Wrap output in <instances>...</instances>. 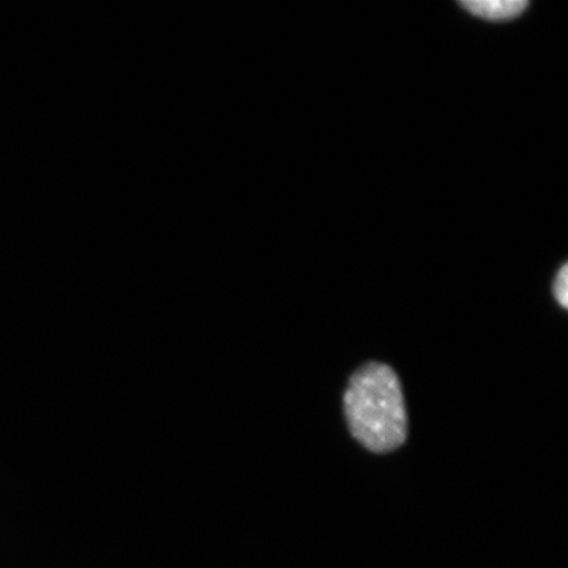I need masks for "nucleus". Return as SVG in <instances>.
<instances>
[{
  "label": "nucleus",
  "mask_w": 568,
  "mask_h": 568,
  "mask_svg": "<svg viewBox=\"0 0 568 568\" xmlns=\"http://www.w3.org/2000/svg\"><path fill=\"white\" fill-rule=\"evenodd\" d=\"M344 412L352 436L376 454L406 443L408 417L399 378L389 366L368 362L352 375L344 394Z\"/></svg>",
  "instance_id": "nucleus-1"
},
{
  "label": "nucleus",
  "mask_w": 568,
  "mask_h": 568,
  "mask_svg": "<svg viewBox=\"0 0 568 568\" xmlns=\"http://www.w3.org/2000/svg\"><path fill=\"white\" fill-rule=\"evenodd\" d=\"M462 9L473 17L495 23L520 18L528 10L529 2L525 0H462Z\"/></svg>",
  "instance_id": "nucleus-2"
},
{
  "label": "nucleus",
  "mask_w": 568,
  "mask_h": 568,
  "mask_svg": "<svg viewBox=\"0 0 568 568\" xmlns=\"http://www.w3.org/2000/svg\"><path fill=\"white\" fill-rule=\"evenodd\" d=\"M552 295L562 308L568 307V265L565 264L558 270L552 281Z\"/></svg>",
  "instance_id": "nucleus-3"
}]
</instances>
